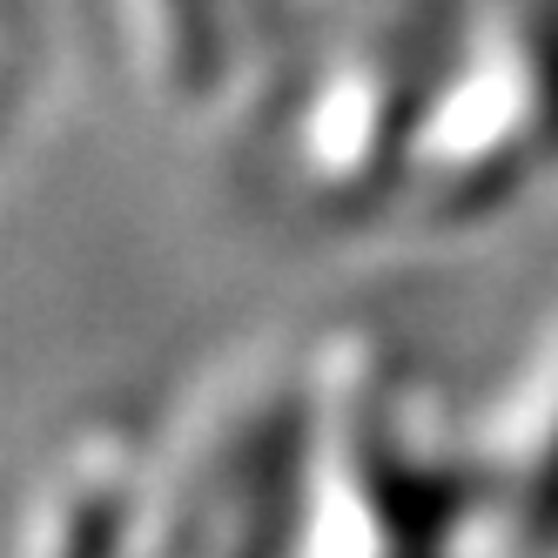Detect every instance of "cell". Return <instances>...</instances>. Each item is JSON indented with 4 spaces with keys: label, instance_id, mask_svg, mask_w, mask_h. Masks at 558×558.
<instances>
[{
    "label": "cell",
    "instance_id": "obj_1",
    "mask_svg": "<svg viewBox=\"0 0 558 558\" xmlns=\"http://www.w3.org/2000/svg\"><path fill=\"white\" fill-rule=\"evenodd\" d=\"M216 0H175V54H182V82L203 88L209 74H222V48L216 41Z\"/></svg>",
    "mask_w": 558,
    "mask_h": 558
},
{
    "label": "cell",
    "instance_id": "obj_2",
    "mask_svg": "<svg viewBox=\"0 0 558 558\" xmlns=\"http://www.w3.org/2000/svg\"><path fill=\"white\" fill-rule=\"evenodd\" d=\"M525 54H532V74H538V88H545V122L558 135V8H538L525 21Z\"/></svg>",
    "mask_w": 558,
    "mask_h": 558
}]
</instances>
